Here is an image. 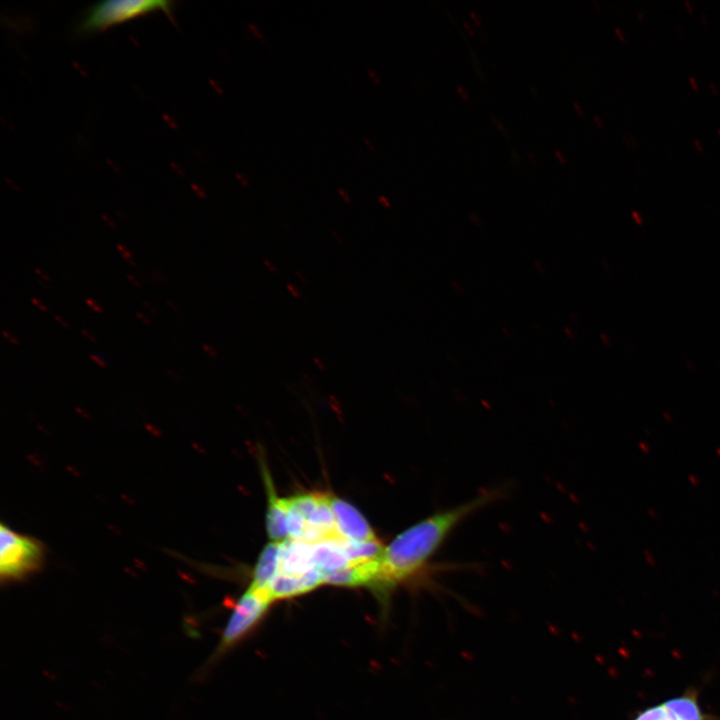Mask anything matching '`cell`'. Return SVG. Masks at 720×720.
<instances>
[{
  "label": "cell",
  "mask_w": 720,
  "mask_h": 720,
  "mask_svg": "<svg viewBox=\"0 0 720 720\" xmlns=\"http://www.w3.org/2000/svg\"><path fill=\"white\" fill-rule=\"evenodd\" d=\"M500 496L502 493L498 489L487 491L462 504L440 510L397 535L384 548L373 589L384 595L399 583L415 577L464 519Z\"/></svg>",
  "instance_id": "6da1fadb"
},
{
  "label": "cell",
  "mask_w": 720,
  "mask_h": 720,
  "mask_svg": "<svg viewBox=\"0 0 720 720\" xmlns=\"http://www.w3.org/2000/svg\"><path fill=\"white\" fill-rule=\"evenodd\" d=\"M173 2L163 0H108L89 7L78 24L80 34L103 31L127 20L161 11L170 17Z\"/></svg>",
  "instance_id": "7a4b0ae2"
},
{
  "label": "cell",
  "mask_w": 720,
  "mask_h": 720,
  "mask_svg": "<svg viewBox=\"0 0 720 720\" xmlns=\"http://www.w3.org/2000/svg\"><path fill=\"white\" fill-rule=\"evenodd\" d=\"M44 550L36 539L0 526V576L2 581H16L37 571Z\"/></svg>",
  "instance_id": "3957f363"
},
{
  "label": "cell",
  "mask_w": 720,
  "mask_h": 720,
  "mask_svg": "<svg viewBox=\"0 0 720 720\" xmlns=\"http://www.w3.org/2000/svg\"><path fill=\"white\" fill-rule=\"evenodd\" d=\"M271 603L265 594L249 588L236 602L213 658L242 640L264 617Z\"/></svg>",
  "instance_id": "277c9868"
},
{
  "label": "cell",
  "mask_w": 720,
  "mask_h": 720,
  "mask_svg": "<svg viewBox=\"0 0 720 720\" xmlns=\"http://www.w3.org/2000/svg\"><path fill=\"white\" fill-rule=\"evenodd\" d=\"M633 720H716L705 712L695 688L651 705L636 714Z\"/></svg>",
  "instance_id": "5b68a950"
},
{
  "label": "cell",
  "mask_w": 720,
  "mask_h": 720,
  "mask_svg": "<svg viewBox=\"0 0 720 720\" xmlns=\"http://www.w3.org/2000/svg\"><path fill=\"white\" fill-rule=\"evenodd\" d=\"M335 526L342 539L364 542L377 540L371 526L362 514L348 502L329 495Z\"/></svg>",
  "instance_id": "8992f818"
},
{
  "label": "cell",
  "mask_w": 720,
  "mask_h": 720,
  "mask_svg": "<svg viewBox=\"0 0 720 720\" xmlns=\"http://www.w3.org/2000/svg\"><path fill=\"white\" fill-rule=\"evenodd\" d=\"M324 584V574L318 568L299 575H286L279 573L272 581L265 595L273 602L305 594Z\"/></svg>",
  "instance_id": "52a82bcc"
},
{
  "label": "cell",
  "mask_w": 720,
  "mask_h": 720,
  "mask_svg": "<svg viewBox=\"0 0 720 720\" xmlns=\"http://www.w3.org/2000/svg\"><path fill=\"white\" fill-rule=\"evenodd\" d=\"M264 482L268 494V508L266 514V528L269 537L273 542H283L288 535V513L289 507L287 498H279L275 492L273 482L266 469L263 470Z\"/></svg>",
  "instance_id": "ba28073f"
},
{
  "label": "cell",
  "mask_w": 720,
  "mask_h": 720,
  "mask_svg": "<svg viewBox=\"0 0 720 720\" xmlns=\"http://www.w3.org/2000/svg\"><path fill=\"white\" fill-rule=\"evenodd\" d=\"M313 553V544L293 539L283 541L280 573L299 576L316 568Z\"/></svg>",
  "instance_id": "9c48e42d"
},
{
  "label": "cell",
  "mask_w": 720,
  "mask_h": 720,
  "mask_svg": "<svg viewBox=\"0 0 720 720\" xmlns=\"http://www.w3.org/2000/svg\"><path fill=\"white\" fill-rule=\"evenodd\" d=\"M283 542H271L261 552L249 588L265 594L280 573Z\"/></svg>",
  "instance_id": "30bf717a"
},
{
  "label": "cell",
  "mask_w": 720,
  "mask_h": 720,
  "mask_svg": "<svg viewBox=\"0 0 720 720\" xmlns=\"http://www.w3.org/2000/svg\"><path fill=\"white\" fill-rule=\"evenodd\" d=\"M340 540L333 539L314 544V563L316 568L323 573L337 570L348 564Z\"/></svg>",
  "instance_id": "8fae6325"
},
{
  "label": "cell",
  "mask_w": 720,
  "mask_h": 720,
  "mask_svg": "<svg viewBox=\"0 0 720 720\" xmlns=\"http://www.w3.org/2000/svg\"><path fill=\"white\" fill-rule=\"evenodd\" d=\"M117 249L120 252L122 258L130 265L134 266L135 262L133 260V255L130 252L128 248L123 246L122 244H117Z\"/></svg>",
  "instance_id": "7c38bea8"
},
{
  "label": "cell",
  "mask_w": 720,
  "mask_h": 720,
  "mask_svg": "<svg viewBox=\"0 0 720 720\" xmlns=\"http://www.w3.org/2000/svg\"><path fill=\"white\" fill-rule=\"evenodd\" d=\"M85 303H86V305H87L91 310H93L94 312H96V313H98V314L103 313L102 307H101L96 301H94L93 299H91V298H86V299H85Z\"/></svg>",
  "instance_id": "4fadbf2b"
},
{
  "label": "cell",
  "mask_w": 720,
  "mask_h": 720,
  "mask_svg": "<svg viewBox=\"0 0 720 720\" xmlns=\"http://www.w3.org/2000/svg\"><path fill=\"white\" fill-rule=\"evenodd\" d=\"M2 336L11 344L13 345H19V340L16 336H14L12 333H10L8 330L3 329L2 330Z\"/></svg>",
  "instance_id": "5bb4252c"
},
{
  "label": "cell",
  "mask_w": 720,
  "mask_h": 720,
  "mask_svg": "<svg viewBox=\"0 0 720 720\" xmlns=\"http://www.w3.org/2000/svg\"><path fill=\"white\" fill-rule=\"evenodd\" d=\"M89 358L92 362H94L96 365H98L101 368H105L107 365L105 360L96 354H89Z\"/></svg>",
  "instance_id": "9a60e30c"
},
{
  "label": "cell",
  "mask_w": 720,
  "mask_h": 720,
  "mask_svg": "<svg viewBox=\"0 0 720 720\" xmlns=\"http://www.w3.org/2000/svg\"><path fill=\"white\" fill-rule=\"evenodd\" d=\"M31 302H32V304H33L37 309H39L41 312H47V311H48V307H47L42 301H40L39 299H37L36 297H32V298H31Z\"/></svg>",
  "instance_id": "2e32d148"
},
{
  "label": "cell",
  "mask_w": 720,
  "mask_h": 720,
  "mask_svg": "<svg viewBox=\"0 0 720 720\" xmlns=\"http://www.w3.org/2000/svg\"><path fill=\"white\" fill-rule=\"evenodd\" d=\"M623 140L625 141L626 145L630 148L638 147V143L633 136L623 135Z\"/></svg>",
  "instance_id": "e0dca14e"
},
{
  "label": "cell",
  "mask_w": 720,
  "mask_h": 720,
  "mask_svg": "<svg viewBox=\"0 0 720 720\" xmlns=\"http://www.w3.org/2000/svg\"><path fill=\"white\" fill-rule=\"evenodd\" d=\"M81 334H82L86 339H88L90 342H92V343H96V342H97L96 336H95L94 334H92L90 331H88L87 329H82V330H81Z\"/></svg>",
  "instance_id": "ac0fdd59"
},
{
  "label": "cell",
  "mask_w": 720,
  "mask_h": 720,
  "mask_svg": "<svg viewBox=\"0 0 720 720\" xmlns=\"http://www.w3.org/2000/svg\"><path fill=\"white\" fill-rule=\"evenodd\" d=\"M34 272L44 281H49L50 276L45 273L41 268L35 267Z\"/></svg>",
  "instance_id": "d6986e66"
},
{
  "label": "cell",
  "mask_w": 720,
  "mask_h": 720,
  "mask_svg": "<svg viewBox=\"0 0 720 720\" xmlns=\"http://www.w3.org/2000/svg\"><path fill=\"white\" fill-rule=\"evenodd\" d=\"M136 317L146 325H151V320L142 312H137Z\"/></svg>",
  "instance_id": "ffe728a7"
},
{
  "label": "cell",
  "mask_w": 720,
  "mask_h": 720,
  "mask_svg": "<svg viewBox=\"0 0 720 720\" xmlns=\"http://www.w3.org/2000/svg\"><path fill=\"white\" fill-rule=\"evenodd\" d=\"M54 319L62 327L66 328V329H68L70 327V325L67 323V321L64 318H62L60 315L55 314Z\"/></svg>",
  "instance_id": "44dd1931"
},
{
  "label": "cell",
  "mask_w": 720,
  "mask_h": 720,
  "mask_svg": "<svg viewBox=\"0 0 720 720\" xmlns=\"http://www.w3.org/2000/svg\"><path fill=\"white\" fill-rule=\"evenodd\" d=\"M126 277H127V279H128L135 287H137V288H141V287H142V285H141V283L139 282V280H138L137 278H135L133 275L128 274Z\"/></svg>",
  "instance_id": "7402d4cb"
},
{
  "label": "cell",
  "mask_w": 720,
  "mask_h": 720,
  "mask_svg": "<svg viewBox=\"0 0 720 720\" xmlns=\"http://www.w3.org/2000/svg\"><path fill=\"white\" fill-rule=\"evenodd\" d=\"M202 347H203V349L205 350V352L208 353V355H210V356H212V357H215V356L217 355V353L215 352V350H214L210 345H208V344H203Z\"/></svg>",
  "instance_id": "603a6c76"
},
{
  "label": "cell",
  "mask_w": 720,
  "mask_h": 720,
  "mask_svg": "<svg viewBox=\"0 0 720 720\" xmlns=\"http://www.w3.org/2000/svg\"><path fill=\"white\" fill-rule=\"evenodd\" d=\"M709 86H710V89H711L712 93H713L715 96L719 95V90H718V88H717V86L715 85L714 82L710 81V82H709Z\"/></svg>",
  "instance_id": "cb8c5ba5"
},
{
  "label": "cell",
  "mask_w": 720,
  "mask_h": 720,
  "mask_svg": "<svg viewBox=\"0 0 720 720\" xmlns=\"http://www.w3.org/2000/svg\"><path fill=\"white\" fill-rule=\"evenodd\" d=\"M693 143H694V145H695V147H696V149H697L698 152H703V146H702V144L700 143V141H699L697 138H694V139H693Z\"/></svg>",
  "instance_id": "d4e9b609"
},
{
  "label": "cell",
  "mask_w": 720,
  "mask_h": 720,
  "mask_svg": "<svg viewBox=\"0 0 720 720\" xmlns=\"http://www.w3.org/2000/svg\"><path fill=\"white\" fill-rule=\"evenodd\" d=\"M688 80H689V83L691 84L692 88H693L694 90H697V89H698V84H697L696 79H695L693 76H690V77L688 78Z\"/></svg>",
  "instance_id": "484cf974"
},
{
  "label": "cell",
  "mask_w": 720,
  "mask_h": 720,
  "mask_svg": "<svg viewBox=\"0 0 720 720\" xmlns=\"http://www.w3.org/2000/svg\"><path fill=\"white\" fill-rule=\"evenodd\" d=\"M675 27H676V30H677L678 34L680 35V37L683 38V37H684V31H683L680 23L676 22V23H675Z\"/></svg>",
  "instance_id": "4316f807"
},
{
  "label": "cell",
  "mask_w": 720,
  "mask_h": 720,
  "mask_svg": "<svg viewBox=\"0 0 720 720\" xmlns=\"http://www.w3.org/2000/svg\"><path fill=\"white\" fill-rule=\"evenodd\" d=\"M143 306L146 307L149 311L156 313V309L153 307L152 304L145 301L143 302Z\"/></svg>",
  "instance_id": "83f0119b"
},
{
  "label": "cell",
  "mask_w": 720,
  "mask_h": 720,
  "mask_svg": "<svg viewBox=\"0 0 720 720\" xmlns=\"http://www.w3.org/2000/svg\"><path fill=\"white\" fill-rule=\"evenodd\" d=\"M615 32H616L618 38L620 39V41H624V40H625V37H624V35L622 34V31H621L618 27H615Z\"/></svg>",
  "instance_id": "f1b7e54d"
},
{
  "label": "cell",
  "mask_w": 720,
  "mask_h": 720,
  "mask_svg": "<svg viewBox=\"0 0 720 720\" xmlns=\"http://www.w3.org/2000/svg\"><path fill=\"white\" fill-rule=\"evenodd\" d=\"M378 201H379L380 203H382L385 207H389V206H390L389 202L387 201V199H386L384 196H380V197L378 198Z\"/></svg>",
  "instance_id": "f546056e"
},
{
  "label": "cell",
  "mask_w": 720,
  "mask_h": 720,
  "mask_svg": "<svg viewBox=\"0 0 720 720\" xmlns=\"http://www.w3.org/2000/svg\"><path fill=\"white\" fill-rule=\"evenodd\" d=\"M700 20L702 21V23H703L704 25H707V24H708V19H707V16H706V14H705L704 12H702V13L700 14Z\"/></svg>",
  "instance_id": "4dcf8cb0"
},
{
  "label": "cell",
  "mask_w": 720,
  "mask_h": 720,
  "mask_svg": "<svg viewBox=\"0 0 720 720\" xmlns=\"http://www.w3.org/2000/svg\"><path fill=\"white\" fill-rule=\"evenodd\" d=\"M594 120L599 127H601V128L603 127V122L597 115H594Z\"/></svg>",
  "instance_id": "1f68e13d"
},
{
  "label": "cell",
  "mask_w": 720,
  "mask_h": 720,
  "mask_svg": "<svg viewBox=\"0 0 720 720\" xmlns=\"http://www.w3.org/2000/svg\"><path fill=\"white\" fill-rule=\"evenodd\" d=\"M685 5H686V7H687L688 12H689V13H692V12H693V8H692L691 3H690L688 0H685Z\"/></svg>",
  "instance_id": "d6a6232c"
},
{
  "label": "cell",
  "mask_w": 720,
  "mask_h": 720,
  "mask_svg": "<svg viewBox=\"0 0 720 720\" xmlns=\"http://www.w3.org/2000/svg\"><path fill=\"white\" fill-rule=\"evenodd\" d=\"M249 27L254 31V33L257 35L258 38H261L262 36L258 33V29L255 28L253 24H249Z\"/></svg>",
  "instance_id": "836d02e7"
},
{
  "label": "cell",
  "mask_w": 720,
  "mask_h": 720,
  "mask_svg": "<svg viewBox=\"0 0 720 720\" xmlns=\"http://www.w3.org/2000/svg\"><path fill=\"white\" fill-rule=\"evenodd\" d=\"M339 194L344 198L345 201L350 202L349 197L344 193L343 190L339 189Z\"/></svg>",
  "instance_id": "e575fe53"
},
{
  "label": "cell",
  "mask_w": 720,
  "mask_h": 720,
  "mask_svg": "<svg viewBox=\"0 0 720 720\" xmlns=\"http://www.w3.org/2000/svg\"><path fill=\"white\" fill-rule=\"evenodd\" d=\"M167 304H168L171 308H173V310L178 311L177 306H176L172 301L168 300V301H167Z\"/></svg>",
  "instance_id": "d590c367"
},
{
  "label": "cell",
  "mask_w": 720,
  "mask_h": 720,
  "mask_svg": "<svg viewBox=\"0 0 720 720\" xmlns=\"http://www.w3.org/2000/svg\"><path fill=\"white\" fill-rule=\"evenodd\" d=\"M592 3H593L594 6L596 7V10H597V11H600V10H601V4H600L599 2L593 1Z\"/></svg>",
  "instance_id": "8d00e7d4"
},
{
  "label": "cell",
  "mask_w": 720,
  "mask_h": 720,
  "mask_svg": "<svg viewBox=\"0 0 720 720\" xmlns=\"http://www.w3.org/2000/svg\"><path fill=\"white\" fill-rule=\"evenodd\" d=\"M575 108H577V111L580 115H583V111L580 109L578 103H574Z\"/></svg>",
  "instance_id": "74e56055"
},
{
  "label": "cell",
  "mask_w": 720,
  "mask_h": 720,
  "mask_svg": "<svg viewBox=\"0 0 720 720\" xmlns=\"http://www.w3.org/2000/svg\"><path fill=\"white\" fill-rule=\"evenodd\" d=\"M636 14L640 20H643V13L641 11H637Z\"/></svg>",
  "instance_id": "f35d334b"
},
{
  "label": "cell",
  "mask_w": 720,
  "mask_h": 720,
  "mask_svg": "<svg viewBox=\"0 0 720 720\" xmlns=\"http://www.w3.org/2000/svg\"><path fill=\"white\" fill-rule=\"evenodd\" d=\"M718 134H719V136H720V128H718Z\"/></svg>",
  "instance_id": "ab89813d"
}]
</instances>
